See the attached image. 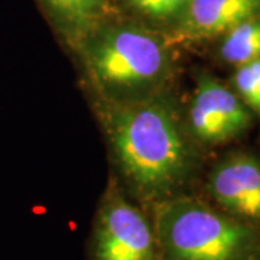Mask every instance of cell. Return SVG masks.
Wrapping results in <instances>:
<instances>
[{
    "instance_id": "obj_1",
    "label": "cell",
    "mask_w": 260,
    "mask_h": 260,
    "mask_svg": "<svg viewBox=\"0 0 260 260\" xmlns=\"http://www.w3.org/2000/svg\"><path fill=\"white\" fill-rule=\"evenodd\" d=\"M106 107V127L124 177L153 203L172 197L189 171L191 155L171 103L159 94Z\"/></svg>"
},
{
    "instance_id": "obj_2",
    "label": "cell",
    "mask_w": 260,
    "mask_h": 260,
    "mask_svg": "<svg viewBox=\"0 0 260 260\" xmlns=\"http://www.w3.org/2000/svg\"><path fill=\"white\" fill-rule=\"evenodd\" d=\"M75 51L106 103L156 97L174 73V52L165 37L135 22L106 20Z\"/></svg>"
},
{
    "instance_id": "obj_3",
    "label": "cell",
    "mask_w": 260,
    "mask_h": 260,
    "mask_svg": "<svg viewBox=\"0 0 260 260\" xmlns=\"http://www.w3.org/2000/svg\"><path fill=\"white\" fill-rule=\"evenodd\" d=\"M153 229L159 260H247L260 250L253 224L191 197L153 203Z\"/></svg>"
},
{
    "instance_id": "obj_4",
    "label": "cell",
    "mask_w": 260,
    "mask_h": 260,
    "mask_svg": "<svg viewBox=\"0 0 260 260\" xmlns=\"http://www.w3.org/2000/svg\"><path fill=\"white\" fill-rule=\"evenodd\" d=\"M91 251L93 260H159L153 224L117 188L100 204Z\"/></svg>"
},
{
    "instance_id": "obj_5",
    "label": "cell",
    "mask_w": 260,
    "mask_h": 260,
    "mask_svg": "<svg viewBox=\"0 0 260 260\" xmlns=\"http://www.w3.org/2000/svg\"><path fill=\"white\" fill-rule=\"evenodd\" d=\"M253 114L237 93L210 75L198 78L189 106L192 133L207 143H224L250 127Z\"/></svg>"
},
{
    "instance_id": "obj_6",
    "label": "cell",
    "mask_w": 260,
    "mask_h": 260,
    "mask_svg": "<svg viewBox=\"0 0 260 260\" xmlns=\"http://www.w3.org/2000/svg\"><path fill=\"white\" fill-rule=\"evenodd\" d=\"M208 192L224 213L244 223L260 221V162L249 155L221 160L208 177Z\"/></svg>"
},
{
    "instance_id": "obj_7",
    "label": "cell",
    "mask_w": 260,
    "mask_h": 260,
    "mask_svg": "<svg viewBox=\"0 0 260 260\" xmlns=\"http://www.w3.org/2000/svg\"><path fill=\"white\" fill-rule=\"evenodd\" d=\"M254 18H260V0H189L171 35L182 42H200Z\"/></svg>"
},
{
    "instance_id": "obj_8",
    "label": "cell",
    "mask_w": 260,
    "mask_h": 260,
    "mask_svg": "<svg viewBox=\"0 0 260 260\" xmlns=\"http://www.w3.org/2000/svg\"><path fill=\"white\" fill-rule=\"evenodd\" d=\"M65 41L77 49L109 18L107 0H42Z\"/></svg>"
},
{
    "instance_id": "obj_9",
    "label": "cell",
    "mask_w": 260,
    "mask_h": 260,
    "mask_svg": "<svg viewBox=\"0 0 260 260\" xmlns=\"http://www.w3.org/2000/svg\"><path fill=\"white\" fill-rule=\"evenodd\" d=\"M220 55L236 67L260 58V18L244 20L224 34Z\"/></svg>"
},
{
    "instance_id": "obj_10",
    "label": "cell",
    "mask_w": 260,
    "mask_h": 260,
    "mask_svg": "<svg viewBox=\"0 0 260 260\" xmlns=\"http://www.w3.org/2000/svg\"><path fill=\"white\" fill-rule=\"evenodd\" d=\"M142 18L155 23L174 26L184 13L189 0H123Z\"/></svg>"
},
{
    "instance_id": "obj_11",
    "label": "cell",
    "mask_w": 260,
    "mask_h": 260,
    "mask_svg": "<svg viewBox=\"0 0 260 260\" xmlns=\"http://www.w3.org/2000/svg\"><path fill=\"white\" fill-rule=\"evenodd\" d=\"M233 84L244 104L260 116V58L239 65Z\"/></svg>"
},
{
    "instance_id": "obj_12",
    "label": "cell",
    "mask_w": 260,
    "mask_h": 260,
    "mask_svg": "<svg viewBox=\"0 0 260 260\" xmlns=\"http://www.w3.org/2000/svg\"><path fill=\"white\" fill-rule=\"evenodd\" d=\"M247 260H260V250L256 251V253H254L253 256H250Z\"/></svg>"
}]
</instances>
